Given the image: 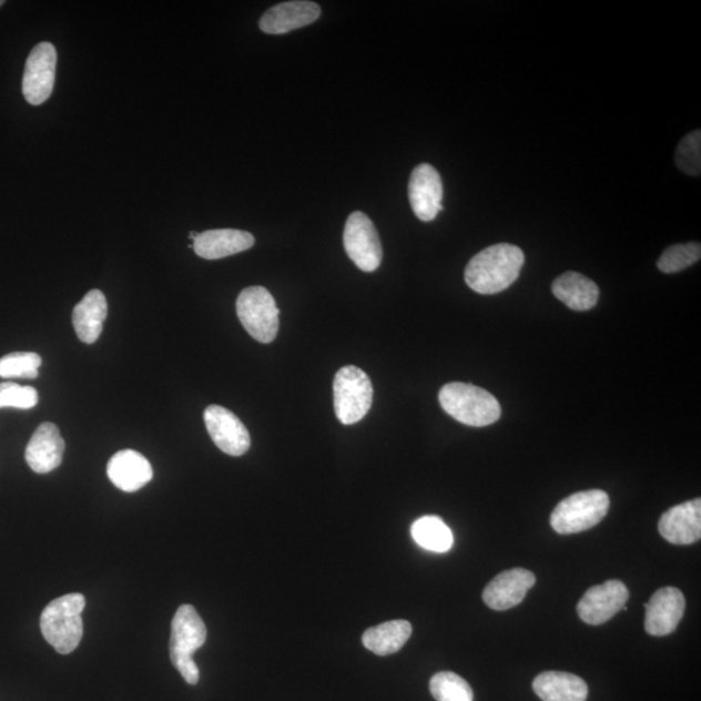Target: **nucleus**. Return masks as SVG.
<instances>
[{"instance_id":"nucleus-1","label":"nucleus","mask_w":701,"mask_h":701,"mask_svg":"<svg viewBox=\"0 0 701 701\" xmlns=\"http://www.w3.org/2000/svg\"><path fill=\"white\" fill-rule=\"evenodd\" d=\"M525 255L520 247L499 243L477 254L465 270V282L482 295L505 292L520 276Z\"/></svg>"},{"instance_id":"nucleus-2","label":"nucleus","mask_w":701,"mask_h":701,"mask_svg":"<svg viewBox=\"0 0 701 701\" xmlns=\"http://www.w3.org/2000/svg\"><path fill=\"white\" fill-rule=\"evenodd\" d=\"M85 606V597L74 592L52 600L43 609L41 616L43 638L59 653L70 654L78 649L83 636L81 613Z\"/></svg>"},{"instance_id":"nucleus-3","label":"nucleus","mask_w":701,"mask_h":701,"mask_svg":"<svg viewBox=\"0 0 701 701\" xmlns=\"http://www.w3.org/2000/svg\"><path fill=\"white\" fill-rule=\"evenodd\" d=\"M439 403L449 416L464 425L489 426L501 416L500 404L484 388L463 383L447 384L439 392Z\"/></svg>"},{"instance_id":"nucleus-4","label":"nucleus","mask_w":701,"mask_h":701,"mask_svg":"<svg viewBox=\"0 0 701 701\" xmlns=\"http://www.w3.org/2000/svg\"><path fill=\"white\" fill-rule=\"evenodd\" d=\"M207 628L193 606L184 605L177 609L172 621L170 644L171 661L189 684L200 682L193 654L204 646Z\"/></svg>"},{"instance_id":"nucleus-5","label":"nucleus","mask_w":701,"mask_h":701,"mask_svg":"<svg viewBox=\"0 0 701 701\" xmlns=\"http://www.w3.org/2000/svg\"><path fill=\"white\" fill-rule=\"evenodd\" d=\"M611 500L603 490L581 491L563 499L555 508L550 522L559 535H577L597 526L608 514Z\"/></svg>"},{"instance_id":"nucleus-6","label":"nucleus","mask_w":701,"mask_h":701,"mask_svg":"<svg viewBox=\"0 0 701 701\" xmlns=\"http://www.w3.org/2000/svg\"><path fill=\"white\" fill-rule=\"evenodd\" d=\"M334 409L343 425H354L368 415L373 403V386L367 373L348 365L334 378Z\"/></svg>"},{"instance_id":"nucleus-7","label":"nucleus","mask_w":701,"mask_h":701,"mask_svg":"<svg viewBox=\"0 0 701 701\" xmlns=\"http://www.w3.org/2000/svg\"><path fill=\"white\" fill-rule=\"evenodd\" d=\"M237 315L247 333L261 343L276 339L280 309L273 295L263 286H251L240 294Z\"/></svg>"},{"instance_id":"nucleus-8","label":"nucleus","mask_w":701,"mask_h":701,"mask_svg":"<svg viewBox=\"0 0 701 701\" xmlns=\"http://www.w3.org/2000/svg\"><path fill=\"white\" fill-rule=\"evenodd\" d=\"M343 243L350 261L363 272H375L383 263L384 251L377 228L365 213H350L343 232Z\"/></svg>"},{"instance_id":"nucleus-9","label":"nucleus","mask_w":701,"mask_h":701,"mask_svg":"<svg viewBox=\"0 0 701 701\" xmlns=\"http://www.w3.org/2000/svg\"><path fill=\"white\" fill-rule=\"evenodd\" d=\"M58 53L50 42L37 44L27 60L22 93L27 102L41 105L52 94L55 85Z\"/></svg>"},{"instance_id":"nucleus-10","label":"nucleus","mask_w":701,"mask_h":701,"mask_svg":"<svg viewBox=\"0 0 701 701\" xmlns=\"http://www.w3.org/2000/svg\"><path fill=\"white\" fill-rule=\"evenodd\" d=\"M629 590L619 579H611L603 585L593 586L579 600L577 612L583 622L603 624L627 606Z\"/></svg>"},{"instance_id":"nucleus-11","label":"nucleus","mask_w":701,"mask_h":701,"mask_svg":"<svg viewBox=\"0 0 701 701\" xmlns=\"http://www.w3.org/2000/svg\"><path fill=\"white\" fill-rule=\"evenodd\" d=\"M408 196L415 215L424 223L444 211V182L436 167L426 163L415 167L409 179Z\"/></svg>"},{"instance_id":"nucleus-12","label":"nucleus","mask_w":701,"mask_h":701,"mask_svg":"<svg viewBox=\"0 0 701 701\" xmlns=\"http://www.w3.org/2000/svg\"><path fill=\"white\" fill-rule=\"evenodd\" d=\"M204 423L213 444L231 456L245 455L251 446L250 433L231 410L210 406L204 410Z\"/></svg>"},{"instance_id":"nucleus-13","label":"nucleus","mask_w":701,"mask_h":701,"mask_svg":"<svg viewBox=\"0 0 701 701\" xmlns=\"http://www.w3.org/2000/svg\"><path fill=\"white\" fill-rule=\"evenodd\" d=\"M685 599L681 590H658L646 605V631L653 637L672 634L683 619Z\"/></svg>"},{"instance_id":"nucleus-14","label":"nucleus","mask_w":701,"mask_h":701,"mask_svg":"<svg viewBox=\"0 0 701 701\" xmlns=\"http://www.w3.org/2000/svg\"><path fill=\"white\" fill-rule=\"evenodd\" d=\"M536 582L537 578L530 570L515 568L502 571L486 586L482 596L485 605L494 611H507L521 605Z\"/></svg>"},{"instance_id":"nucleus-15","label":"nucleus","mask_w":701,"mask_h":701,"mask_svg":"<svg viewBox=\"0 0 701 701\" xmlns=\"http://www.w3.org/2000/svg\"><path fill=\"white\" fill-rule=\"evenodd\" d=\"M659 531L669 543L689 546L701 538V500L693 499L667 510L659 521Z\"/></svg>"},{"instance_id":"nucleus-16","label":"nucleus","mask_w":701,"mask_h":701,"mask_svg":"<svg viewBox=\"0 0 701 701\" xmlns=\"http://www.w3.org/2000/svg\"><path fill=\"white\" fill-rule=\"evenodd\" d=\"M65 451V441L57 425L43 423L26 449V460L38 475L50 474L60 467Z\"/></svg>"},{"instance_id":"nucleus-17","label":"nucleus","mask_w":701,"mask_h":701,"mask_svg":"<svg viewBox=\"0 0 701 701\" xmlns=\"http://www.w3.org/2000/svg\"><path fill=\"white\" fill-rule=\"evenodd\" d=\"M319 14L322 9L317 3L293 0L273 6L258 21V28L266 34H285L312 24L319 19Z\"/></svg>"},{"instance_id":"nucleus-18","label":"nucleus","mask_w":701,"mask_h":701,"mask_svg":"<svg viewBox=\"0 0 701 701\" xmlns=\"http://www.w3.org/2000/svg\"><path fill=\"white\" fill-rule=\"evenodd\" d=\"M106 475L121 491L135 492L152 481L154 470L142 454L124 449L111 457Z\"/></svg>"},{"instance_id":"nucleus-19","label":"nucleus","mask_w":701,"mask_h":701,"mask_svg":"<svg viewBox=\"0 0 701 701\" xmlns=\"http://www.w3.org/2000/svg\"><path fill=\"white\" fill-rule=\"evenodd\" d=\"M255 245L254 235L237 228H216L197 234L193 248L197 256L207 261H217L243 253Z\"/></svg>"},{"instance_id":"nucleus-20","label":"nucleus","mask_w":701,"mask_h":701,"mask_svg":"<svg viewBox=\"0 0 701 701\" xmlns=\"http://www.w3.org/2000/svg\"><path fill=\"white\" fill-rule=\"evenodd\" d=\"M109 314V304L101 289H91L73 309L72 322L75 334L88 345H93L103 331Z\"/></svg>"},{"instance_id":"nucleus-21","label":"nucleus","mask_w":701,"mask_h":701,"mask_svg":"<svg viewBox=\"0 0 701 701\" xmlns=\"http://www.w3.org/2000/svg\"><path fill=\"white\" fill-rule=\"evenodd\" d=\"M552 293L573 311H590L599 301V287L592 280L581 273L567 272L556 278L552 284Z\"/></svg>"},{"instance_id":"nucleus-22","label":"nucleus","mask_w":701,"mask_h":701,"mask_svg":"<svg viewBox=\"0 0 701 701\" xmlns=\"http://www.w3.org/2000/svg\"><path fill=\"white\" fill-rule=\"evenodd\" d=\"M532 690L543 701H586L588 684L578 675L563 672H545L532 682Z\"/></svg>"},{"instance_id":"nucleus-23","label":"nucleus","mask_w":701,"mask_h":701,"mask_svg":"<svg viewBox=\"0 0 701 701\" xmlns=\"http://www.w3.org/2000/svg\"><path fill=\"white\" fill-rule=\"evenodd\" d=\"M410 636H413V624L408 621H388L365 631L363 644L365 649L378 657H388L400 651Z\"/></svg>"},{"instance_id":"nucleus-24","label":"nucleus","mask_w":701,"mask_h":701,"mask_svg":"<svg viewBox=\"0 0 701 701\" xmlns=\"http://www.w3.org/2000/svg\"><path fill=\"white\" fill-rule=\"evenodd\" d=\"M410 531H413L415 542L425 550L444 553L451 550L454 546L453 531L437 516L418 518Z\"/></svg>"},{"instance_id":"nucleus-25","label":"nucleus","mask_w":701,"mask_h":701,"mask_svg":"<svg viewBox=\"0 0 701 701\" xmlns=\"http://www.w3.org/2000/svg\"><path fill=\"white\" fill-rule=\"evenodd\" d=\"M430 692L437 701H474L469 683L453 672H440L430 680Z\"/></svg>"},{"instance_id":"nucleus-26","label":"nucleus","mask_w":701,"mask_h":701,"mask_svg":"<svg viewBox=\"0 0 701 701\" xmlns=\"http://www.w3.org/2000/svg\"><path fill=\"white\" fill-rule=\"evenodd\" d=\"M700 257L701 246L698 242L674 245L662 253L658 262V268L667 274L678 273L698 263Z\"/></svg>"},{"instance_id":"nucleus-27","label":"nucleus","mask_w":701,"mask_h":701,"mask_svg":"<svg viewBox=\"0 0 701 701\" xmlns=\"http://www.w3.org/2000/svg\"><path fill=\"white\" fill-rule=\"evenodd\" d=\"M41 364V356L35 353H12L0 359V377L35 379Z\"/></svg>"},{"instance_id":"nucleus-28","label":"nucleus","mask_w":701,"mask_h":701,"mask_svg":"<svg viewBox=\"0 0 701 701\" xmlns=\"http://www.w3.org/2000/svg\"><path fill=\"white\" fill-rule=\"evenodd\" d=\"M675 164L688 175L699 177L701 172V132L693 131L678 144Z\"/></svg>"},{"instance_id":"nucleus-29","label":"nucleus","mask_w":701,"mask_h":701,"mask_svg":"<svg viewBox=\"0 0 701 701\" xmlns=\"http://www.w3.org/2000/svg\"><path fill=\"white\" fill-rule=\"evenodd\" d=\"M38 404V393L32 386L14 383L0 384V408L32 409Z\"/></svg>"},{"instance_id":"nucleus-30","label":"nucleus","mask_w":701,"mask_h":701,"mask_svg":"<svg viewBox=\"0 0 701 701\" xmlns=\"http://www.w3.org/2000/svg\"><path fill=\"white\" fill-rule=\"evenodd\" d=\"M4 4L3 0H0V7H2Z\"/></svg>"}]
</instances>
